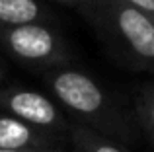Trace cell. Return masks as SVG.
<instances>
[{
	"mask_svg": "<svg viewBox=\"0 0 154 152\" xmlns=\"http://www.w3.org/2000/svg\"><path fill=\"white\" fill-rule=\"evenodd\" d=\"M49 96L59 105L78 117L80 125L111 141H133L135 119L109 96L102 84L74 65L41 74Z\"/></svg>",
	"mask_w": 154,
	"mask_h": 152,
	"instance_id": "6da1fadb",
	"label": "cell"
},
{
	"mask_svg": "<svg viewBox=\"0 0 154 152\" xmlns=\"http://www.w3.org/2000/svg\"><path fill=\"white\" fill-rule=\"evenodd\" d=\"M80 14L117 62L154 74V18L123 0H90Z\"/></svg>",
	"mask_w": 154,
	"mask_h": 152,
	"instance_id": "7a4b0ae2",
	"label": "cell"
},
{
	"mask_svg": "<svg viewBox=\"0 0 154 152\" xmlns=\"http://www.w3.org/2000/svg\"><path fill=\"white\" fill-rule=\"evenodd\" d=\"M0 47L10 59L23 68L35 72H49L72 65L68 41L53 23H23L14 27H0Z\"/></svg>",
	"mask_w": 154,
	"mask_h": 152,
	"instance_id": "3957f363",
	"label": "cell"
},
{
	"mask_svg": "<svg viewBox=\"0 0 154 152\" xmlns=\"http://www.w3.org/2000/svg\"><path fill=\"white\" fill-rule=\"evenodd\" d=\"M0 111L57 135L70 129L59 103L49 94L37 92L33 88L16 84L0 86Z\"/></svg>",
	"mask_w": 154,
	"mask_h": 152,
	"instance_id": "277c9868",
	"label": "cell"
},
{
	"mask_svg": "<svg viewBox=\"0 0 154 152\" xmlns=\"http://www.w3.org/2000/svg\"><path fill=\"white\" fill-rule=\"evenodd\" d=\"M60 146V135L0 113V150H37Z\"/></svg>",
	"mask_w": 154,
	"mask_h": 152,
	"instance_id": "5b68a950",
	"label": "cell"
},
{
	"mask_svg": "<svg viewBox=\"0 0 154 152\" xmlns=\"http://www.w3.org/2000/svg\"><path fill=\"white\" fill-rule=\"evenodd\" d=\"M23 23H53V14L41 0H0V27Z\"/></svg>",
	"mask_w": 154,
	"mask_h": 152,
	"instance_id": "8992f818",
	"label": "cell"
},
{
	"mask_svg": "<svg viewBox=\"0 0 154 152\" xmlns=\"http://www.w3.org/2000/svg\"><path fill=\"white\" fill-rule=\"evenodd\" d=\"M133 113H135L137 125L144 131V135L154 144V82H144L135 90Z\"/></svg>",
	"mask_w": 154,
	"mask_h": 152,
	"instance_id": "52a82bcc",
	"label": "cell"
},
{
	"mask_svg": "<svg viewBox=\"0 0 154 152\" xmlns=\"http://www.w3.org/2000/svg\"><path fill=\"white\" fill-rule=\"evenodd\" d=\"M70 138L76 146V152H127L123 146H119L115 141L94 133L92 129L82 125H72L68 129Z\"/></svg>",
	"mask_w": 154,
	"mask_h": 152,
	"instance_id": "ba28073f",
	"label": "cell"
},
{
	"mask_svg": "<svg viewBox=\"0 0 154 152\" xmlns=\"http://www.w3.org/2000/svg\"><path fill=\"white\" fill-rule=\"evenodd\" d=\"M123 2L131 4L137 10H140L144 14H148L150 18H154V0H123Z\"/></svg>",
	"mask_w": 154,
	"mask_h": 152,
	"instance_id": "9c48e42d",
	"label": "cell"
},
{
	"mask_svg": "<svg viewBox=\"0 0 154 152\" xmlns=\"http://www.w3.org/2000/svg\"><path fill=\"white\" fill-rule=\"evenodd\" d=\"M57 2H60V4H64V6H72V8H76V10H82L84 6H86L90 0H57Z\"/></svg>",
	"mask_w": 154,
	"mask_h": 152,
	"instance_id": "30bf717a",
	"label": "cell"
},
{
	"mask_svg": "<svg viewBox=\"0 0 154 152\" xmlns=\"http://www.w3.org/2000/svg\"><path fill=\"white\" fill-rule=\"evenodd\" d=\"M0 152H64L63 146H53V148H37V150H0Z\"/></svg>",
	"mask_w": 154,
	"mask_h": 152,
	"instance_id": "8fae6325",
	"label": "cell"
},
{
	"mask_svg": "<svg viewBox=\"0 0 154 152\" xmlns=\"http://www.w3.org/2000/svg\"><path fill=\"white\" fill-rule=\"evenodd\" d=\"M6 74H8V70H6V66H4V62L0 61V82L6 78Z\"/></svg>",
	"mask_w": 154,
	"mask_h": 152,
	"instance_id": "7c38bea8",
	"label": "cell"
}]
</instances>
